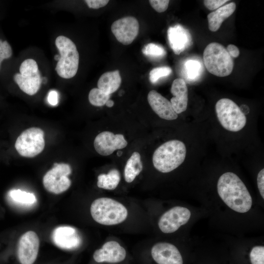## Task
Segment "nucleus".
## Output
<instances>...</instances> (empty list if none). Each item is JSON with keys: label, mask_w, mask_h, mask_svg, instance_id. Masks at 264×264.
Segmentation results:
<instances>
[{"label": "nucleus", "mask_w": 264, "mask_h": 264, "mask_svg": "<svg viewBox=\"0 0 264 264\" xmlns=\"http://www.w3.org/2000/svg\"><path fill=\"white\" fill-rule=\"evenodd\" d=\"M151 257L155 264H183V259L178 249L166 242L155 243L150 251Z\"/></svg>", "instance_id": "14"}, {"label": "nucleus", "mask_w": 264, "mask_h": 264, "mask_svg": "<svg viewBox=\"0 0 264 264\" xmlns=\"http://www.w3.org/2000/svg\"><path fill=\"white\" fill-rule=\"evenodd\" d=\"M114 102L112 100H110V99H109L108 100L106 103V105L108 107H109V108H111L112 107V106H113L114 105Z\"/></svg>", "instance_id": "37"}, {"label": "nucleus", "mask_w": 264, "mask_h": 264, "mask_svg": "<svg viewBox=\"0 0 264 264\" xmlns=\"http://www.w3.org/2000/svg\"><path fill=\"white\" fill-rule=\"evenodd\" d=\"M120 181L119 172L117 169H113L107 174L99 175L97 177V185L100 188L112 190L117 187Z\"/></svg>", "instance_id": "23"}, {"label": "nucleus", "mask_w": 264, "mask_h": 264, "mask_svg": "<svg viewBox=\"0 0 264 264\" xmlns=\"http://www.w3.org/2000/svg\"><path fill=\"white\" fill-rule=\"evenodd\" d=\"M20 73H16L13 79L20 88L29 95L35 94L40 88L42 78L38 66L34 60L27 59L20 66Z\"/></svg>", "instance_id": "7"}, {"label": "nucleus", "mask_w": 264, "mask_h": 264, "mask_svg": "<svg viewBox=\"0 0 264 264\" xmlns=\"http://www.w3.org/2000/svg\"><path fill=\"white\" fill-rule=\"evenodd\" d=\"M85 2L88 7L92 9H99L106 6L109 2L108 0H86Z\"/></svg>", "instance_id": "33"}, {"label": "nucleus", "mask_w": 264, "mask_h": 264, "mask_svg": "<svg viewBox=\"0 0 264 264\" xmlns=\"http://www.w3.org/2000/svg\"><path fill=\"white\" fill-rule=\"evenodd\" d=\"M44 146V131L39 128L32 127L18 137L14 147L20 155L31 158L42 153Z\"/></svg>", "instance_id": "8"}, {"label": "nucleus", "mask_w": 264, "mask_h": 264, "mask_svg": "<svg viewBox=\"0 0 264 264\" xmlns=\"http://www.w3.org/2000/svg\"><path fill=\"white\" fill-rule=\"evenodd\" d=\"M204 66L210 73L218 77L229 75L234 62L226 48L221 44L212 42L205 48L203 53Z\"/></svg>", "instance_id": "4"}, {"label": "nucleus", "mask_w": 264, "mask_h": 264, "mask_svg": "<svg viewBox=\"0 0 264 264\" xmlns=\"http://www.w3.org/2000/svg\"><path fill=\"white\" fill-rule=\"evenodd\" d=\"M167 32L169 44L176 54H179L191 44L190 33L181 25L170 27Z\"/></svg>", "instance_id": "19"}, {"label": "nucleus", "mask_w": 264, "mask_h": 264, "mask_svg": "<svg viewBox=\"0 0 264 264\" xmlns=\"http://www.w3.org/2000/svg\"><path fill=\"white\" fill-rule=\"evenodd\" d=\"M139 24L136 18L127 16L114 21L111 25V31L117 40L124 45L132 43L137 37Z\"/></svg>", "instance_id": "12"}, {"label": "nucleus", "mask_w": 264, "mask_h": 264, "mask_svg": "<svg viewBox=\"0 0 264 264\" xmlns=\"http://www.w3.org/2000/svg\"><path fill=\"white\" fill-rule=\"evenodd\" d=\"M52 238L53 242L63 249H74L80 243V239L76 230L70 226H60L55 228Z\"/></svg>", "instance_id": "17"}, {"label": "nucleus", "mask_w": 264, "mask_h": 264, "mask_svg": "<svg viewBox=\"0 0 264 264\" xmlns=\"http://www.w3.org/2000/svg\"><path fill=\"white\" fill-rule=\"evenodd\" d=\"M121 81L118 70L108 71L100 77L97 82V87L103 92L110 95L119 88Z\"/></svg>", "instance_id": "21"}, {"label": "nucleus", "mask_w": 264, "mask_h": 264, "mask_svg": "<svg viewBox=\"0 0 264 264\" xmlns=\"http://www.w3.org/2000/svg\"><path fill=\"white\" fill-rule=\"evenodd\" d=\"M143 169L141 156L138 152H133L127 161L124 168V178L128 183L132 182Z\"/></svg>", "instance_id": "22"}, {"label": "nucleus", "mask_w": 264, "mask_h": 264, "mask_svg": "<svg viewBox=\"0 0 264 264\" xmlns=\"http://www.w3.org/2000/svg\"><path fill=\"white\" fill-rule=\"evenodd\" d=\"M127 141L122 134L104 131L99 133L94 140V147L99 154L107 156L112 154L115 150L125 148Z\"/></svg>", "instance_id": "15"}, {"label": "nucleus", "mask_w": 264, "mask_h": 264, "mask_svg": "<svg viewBox=\"0 0 264 264\" xmlns=\"http://www.w3.org/2000/svg\"><path fill=\"white\" fill-rule=\"evenodd\" d=\"M191 216V211L186 207L175 206L165 212L159 218L158 225L164 233H172L180 226L187 223Z\"/></svg>", "instance_id": "10"}, {"label": "nucleus", "mask_w": 264, "mask_h": 264, "mask_svg": "<svg viewBox=\"0 0 264 264\" xmlns=\"http://www.w3.org/2000/svg\"><path fill=\"white\" fill-rule=\"evenodd\" d=\"M215 110L219 121L226 130L236 132L245 126V114L232 100L228 98L219 100L216 104Z\"/></svg>", "instance_id": "6"}, {"label": "nucleus", "mask_w": 264, "mask_h": 264, "mask_svg": "<svg viewBox=\"0 0 264 264\" xmlns=\"http://www.w3.org/2000/svg\"><path fill=\"white\" fill-rule=\"evenodd\" d=\"M185 71L187 77L190 79H195L199 76L201 65L199 62L196 60H190L185 64Z\"/></svg>", "instance_id": "27"}, {"label": "nucleus", "mask_w": 264, "mask_h": 264, "mask_svg": "<svg viewBox=\"0 0 264 264\" xmlns=\"http://www.w3.org/2000/svg\"><path fill=\"white\" fill-rule=\"evenodd\" d=\"M92 258L97 264H121L126 260L127 252L118 242L110 241L96 249Z\"/></svg>", "instance_id": "11"}, {"label": "nucleus", "mask_w": 264, "mask_h": 264, "mask_svg": "<svg viewBox=\"0 0 264 264\" xmlns=\"http://www.w3.org/2000/svg\"><path fill=\"white\" fill-rule=\"evenodd\" d=\"M236 7V3L231 2L209 13L207 15L209 30L216 32L219 29L223 22L234 12Z\"/></svg>", "instance_id": "20"}, {"label": "nucleus", "mask_w": 264, "mask_h": 264, "mask_svg": "<svg viewBox=\"0 0 264 264\" xmlns=\"http://www.w3.org/2000/svg\"><path fill=\"white\" fill-rule=\"evenodd\" d=\"M257 186L262 198H264V169H262L257 175Z\"/></svg>", "instance_id": "34"}, {"label": "nucleus", "mask_w": 264, "mask_h": 264, "mask_svg": "<svg viewBox=\"0 0 264 264\" xmlns=\"http://www.w3.org/2000/svg\"><path fill=\"white\" fill-rule=\"evenodd\" d=\"M227 0H205L203 1L204 6L209 10L217 9L222 6Z\"/></svg>", "instance_id": "32"}, {"label": "nucleus", "mask_w": 264, "mask_h": 264, "mask_svg": "<svg viewBox=\"0 0 264 264\" xmlns=\"http://www.w3.org/2000/svg\"><path fill=\"white\" fill-rule=\"evenodd\" d=\"M122 154V152H121H121H120V151H118V152H117V155H118V156L121 155Z\"/></svg>", "instance_id": "39"}, {"label": "nucleus", "mask_w": 264, "mask_h": 264, "mask_svg": "<svg viewBox=\"0 0 264 264\" xmlns=\"http://www.w3.org/2000/svg\"><path fill=\"white\" fill-rule=\"evenodd\" d=\"M40 240L37 234L29 231L20 238L18 245V257L21 264H33L38 256Z\"/></svg>", "instance_id": "13"}, {"label": "nucleus", "mask_w": 264, "mask_h": 264, "mask_svg": "<svg viewBox=\"0 0 264 264\" xmlns=\"http://www.w3.org/2000/svg\"><path fill=\"white\" fill-rule=\"evenodd\" d=\"M71 173L70 166L66 163H55L51 169L44 175L43 182L45 189L55 194L66 191L71 182L68 176Z\"/></svg>", "instance_id": "9"}, {"label": "nucleus", "mask_w": 264, "mask_h": 264, "mask_svg": "<svg viewBox=\"0 0 264 264\" xmlns=\"http://www.w3.org/2000/svg\"><path fill=\"white\" fill-rule=\"evenodd\" d=\"M172 72L169 66H161L153 69L149 73V79L153 84L156 83L160 78L169 76Z\"/></svg>", "instance_id": "28"}, {"label": "nucleus", "mask_w": 264, "mask_h": 264, "mask_svg": "<svg viewBox=\"0 0 264 264\" xmlns=\"http://www.w3.org/2000/svg\"><path fill=\"white\" fill-rule=\"evenodd\" d=\"M217 192L223 202L232 210L245 213L252 205V197L241 178L228 172L220 176L217 182Z\"/></svg>", "instance_id": "1"}, {"label": "nucleus", "mask_w": 264, "mask_h": 264, "mask_svg": "<svg viewBox=\"0 0 264 264\" xmlns=\"http://www.w3.org/2000/svg\"><path fill=\"white\" fill-rule=\"evenodd\" d=\"M186 155L185 144L178 140H171L159 146L154 152L153 163L158 171L169 173L179 167Z\"/></svg>", "instance_id": "2"}, {"label": "nucleus", "mask_w": 264, "mask_h": 264, "mask_svg": "<svg viewBox=\"0 0 264 264\" xmlns=\"http://www.w3.org/2000/svg\"><path fill=\"white\" fill-rule=\"evenodd\" d=\"M55 45L60 58L55 67L59 76L65 79L73 77L77 73L79 63V54L75 44L64 36L57 37Z\"/></svg>", "instance_id": "5"}, {"label": "nucleus", "mask_w": 264, "mask_h": 264, "mask_svg": "<svg viewBox=\"0 0 264 264\" xmlns=\"http://www.w3.org/2000/svg\"><path fill=\"white\" fill-rule=\"evenodd\" d=\"M251 264H264V246L253 247L249 254Z\"/></svg>", "instance_id": "29"}, {"label": "nucleus", "mask_w": 264, "mask_h": 264, "mask_svg": "<svg viewBox=\"0 0 264 264\" xmlns=\"http://www.w3.org/2000/svg\"><path fill=\"white\" fill-rule=\"evenodd\" d=\"M171 92L174 96L170 101L175 112L178 114L185 111L188 101V88L185 81L182 78L174 80Z\"/></svg>", "instance_id": "18"}, {"label": "nucleus", "mask_w": 264, "mask_h": 264, "mask_svg": "<svg viewBox=\"0 0 264 264\" xmlns=\"http://www.w3.org/2000/svg\"><path fill=\"white\" fill-rule=\"evenodd\" d=\"M142 51L145 55L153 58H162L166 54V51L162 46L153 43L145 45Z\"/></svg>", "instance_id": "26"}, {"label": "nucleus", "mask_w": 264, "mask_h": 264, "mask_svg": "<svg viewBox=\"0 0 264 264\" xmlns=\"http://www.w3.org/2000/svg\"><path fill=\"white\" fill-rule=\"evenodd\" d=\"M47 101L52 106H56L58 103V93L55 90H51L49 92L47 96Z\"/></svg>", "instance_id": "35"}, {"label": "nucleus", "mask_w": 264, "mask_h": 264, "mask_svg": "<svg viewBox=\"0 0 264 264\" xmlns=\"http://www.w3.org/2000/svg\"><path fill=\"white\" fill-rule=\"evenodd\" d=\"M90 214L97 223L104 225H113L124 221L128 216V210L122 203L109 198H100L91 203Z\"/></svg>", "instance_id": "3"}, {"label": "nucleus", "mask_w": 264, "mask_h": 264, "mask_svg": "<svg viewBox=\"0 0 264 264\" xmlns=\"http://www.w3.org/2000/svg\"><path fill=\"white\" fill-rule=\"evenodd\" d=\"M54 59L56 60V61H58L59 60V58H60V55H58V54H57V55H55L54 56Z\"/></svg>", "instance_id": "38"}, {"label": "nucleus", "mask_w": 264, "mask_h": 264, "mask_svg": "<svg viewBox=\"0 0 264 264\" xmlns=\"http://www.w3.org/2000/svg\"><path fill=\"white\" fill-rule=\"evenodd\" d=\"M110 95L108 94L98 88H93L88 94V100L94 106L101 107L105 105L110 99Z\"/></svg>", "instance_id": "25"}, {"label": "nucleus", "mask_w": 264, "mask_h": 264, "mask_svg": "<svg viewBox=\"0 0 264 264\" xmlns=\"http://www.w3.org/2000/svg\"><path fill=\"white\" fill-rule=\"evenodd\" d=\"M226 49L232 58H237L240 55L239 48L234 44H230L228 45Z\"/></svg>", "instance_id": "36"}, {"label": "nucleus", "mask_w": 264, "mask_h": 264, "mask_svg": "<svg viewBox=\"0 0 264 264\" xmlns=\"http://www.w3.org/2000/svg\"><path fill=\"white\" fill-rule=\"evenodd\" d=\"M147 100L152 109L160 118L173 120L178 117L170 101L156 90H152L149 92Z\"/></svg>", "instance_id": "16"}, {"label": "nucleus", "mask_w": 264, "mask_h": 264, "mask_svg": "<svg viewBox=\"0 0 264 264\" xmlns=\"http://www.w3.org/2000/svg\"><path fill=\"white\" fill-rule=\"evenodd\" d=\"M9 196L15 202L24 204H32L36 201L34 194L22 191L20 189H13L9 192Z\"/></svg>", "instance_id": "24"}, {"label": "nucleus", "mask_w": 264, "mask_h": 264, "mask_svg": "<svg viewBox=\"0 0 264 264\" xmlns=\"http://www.w3.org/2000/svg\"><path fill=\"white\" fill-rule=\"evenodd\" d=\"M12 55V49L6 41L0 39V69L1 63L4 59L10 58Z\"/></svg>", "instance_id": "30"}, {"label": "nucleus", "mask_w": 264, "mask_h": 264, "mask_svg": "<svg viewBox=\"0 0 264 264\" xmlns=\"http://www.w3.org/2000/svg\"><path fill=\"white\" fill-rule=\"evenodd\" d=\"M149 2L156 12L162 13L167 9L170 1L168 0H150Z\"/></svg>", "instance_id": "31"}]
</instances>
